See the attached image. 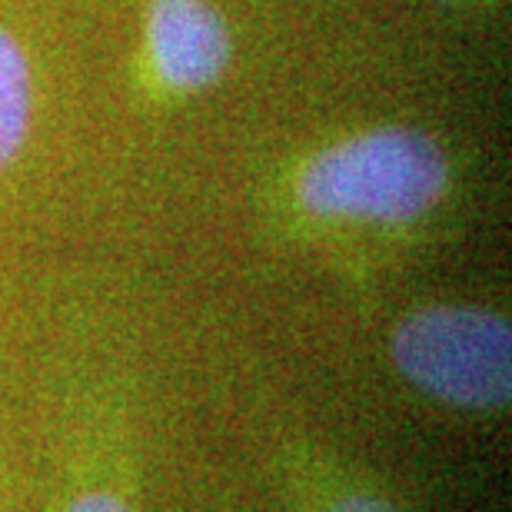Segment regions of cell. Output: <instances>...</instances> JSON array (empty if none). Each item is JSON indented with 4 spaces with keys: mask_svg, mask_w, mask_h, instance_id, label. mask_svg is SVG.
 I'll list each match as a JSON object with an SVG mask.
<instances>
[{
    "mask_svg": "<svg viewBox=\"0 0 512 512\" xmlns=\"http://www.w3.org/2000/svg\"><path fill=\"white\" fill-rule=\"evenodd\" d=\"M449 153L419 127H373L316 150L296 170V203L316 220L406 227L449 190Z\"/></svg>",
    "mask_w": 512,
    "mask_h": 512,
    "instance_id": "6da1fadb",
    "label": "cell"
},
{
    "mask_svg": "<svg viewBox=\"0 0 512 512\" xmlns=\"http://www.w3.org/2000/svg\"><path fill=\"white\" fill-rule=\"evenodd\" d=\"M393 363L439 403L499 409L512 389V333L483 306H423L393 330Z\"/></svg>",
    "mask_w": 512,
    "mask_h": 512,
    "instance_id": "7a4b0ae2",
    "label": "cell"
},
{
    "mask_svg": "<svg viewBox=\"0 0 512 512\" xmlns=\"http://www.w3.org/2000/svg\"><path fill=\"white\" fill-rule=\"evenodd\" d=\"M143 40L153 77L173 94H203L233 60L230 24L210 0H150Z\"/></svg>",
    "mask_w": 512,
    "mask_h": 512,
    "instance_id": "3957f363",
    "label": "cell"
},
{
    "mask_svg": "<svg viewBox=\"0 0 512 512\" xmlns=\"http://www.w3.org/2000/svg\"><path fill=\"white\" fill-rule=\"evenodd\" d=\"M34 124V70L24 44L0 27V170L17 160Z\"/></svg>",
    "mask_w": 512,
    "mask_h": 512,
    "instance_id": "277c9868",
    "label": "cell"
},
{
    "mask_svg": "<svg viewBox=\"0 0 512 512\" xmlns=\"http://www.w3.org/2000/svg\"><path fill=\"white\" fill-rule=\"evenodd\" d=\"M326 512H399V509L373 493H343L333 499Z\"/></svg>",
    "mask_w": 512,
    "mask_h": 512,
    "instance_id": "5b68a950",
    "label": "cell"
},
{
    "mask_svg": "<svg viewBox=\"0 0 512 512\" xmlns=\"http://www.w3.org/2000/svg\"><path fill=\"white\" fill-rule=\"evenodd\" d=\"M67 512H133V509L114 493H84L67 506Z\"/></svg>",
    "mask_w": 512,
    "mask_h": 512,
    "instance_id": "8992f818",
    "label": "cell"
}]
</instances>
